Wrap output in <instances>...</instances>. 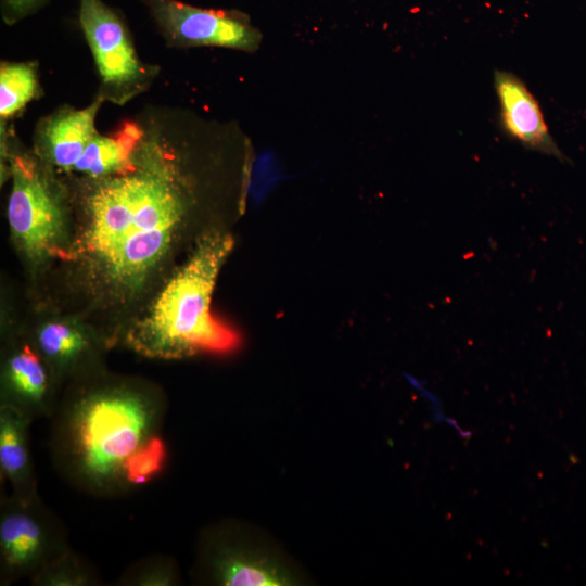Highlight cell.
I'll return each instance as SVG.
<instances>
[{
    "mask_svg": "<svg viewBox=\"0 0 586 586\" xmlns=\"http://www.w3.org/2000/svg\"><path fill=\"white\" fill-rule=\"evenodd\" d=\"M68 548L65 531L41 504L11 494L0 506V584L30 578Z\"/></svg>",
    "mask_w": 586,
    "mask_h": 586,
    "instance_id": "5",
    "label": "cell"
},
{
    "mask_svg": "<svg viewBox=\"0 0 586 586\" xmlns=\"http://www.w3.org/2000/svg\"><path fill=\"white\" fill-rule=\"evenodd\" d=\"M8 221L13 239L29 259L63 256L67 240L65 207L54 183L27 156L11 161Z\"/></svg>",
    "mask_w": 586,
    "mask_h": 586,
    "instance_id": "4",
    "label": "cell"
},
{
    "mask_svg": "<svg viewBox=\"0 0 586 586\" xmlns=\"http://www.w3.org/2000/svg\"><path fill=\"white\" fill-rule=\"evenodd\" d=\"M44 358L28 345L12 351L3 364L0 406L23 412L33 421L51 418L55 411L51 396V374Z\"/></svg>",
    "mask_w": 586,
    "mask_h": 586,
    "instance_id": "10",
    "label": "cell"
},
{
    "mask_svg": "<svg viewBox=\"0 0 586 586\" xmlns=\"http://www.w3.org/2000/svg\"><path fill=\"white\" fill-rule=\"evenodd\" d=\"M494 87L505 133L527 150L565 162V155L548 130L538 102L524 81L511 72L496 69Z\"/></svg>",
    "mask_w": 586,
    "mask_h": 586,
    "instance_id": "9",
    "label": "cell"
},
{
    "mask_svg": "<svg viewBox=\"0 0 586 586\" xmlns=\"http://www.w3.org/2000/svg\"><path fill=\"white\" fill-rule=\"evenodd\" d=\"M29 579L36 586H93L100 582L92 566L69 547Z\"/></svg>",
    "mask_w": 586,
    "mask_h": 586,
    "instance_id": "15",
    "label": "cell"
},
{
    "mask_svg": "<svg viewBox=\"0 0 586 586\" xmlns=\"http://www.w3.org/2000/svg\"><path fill=\"white\" fill-rule=\"evenodd\" d=\"M232 246V238L220 232L198 242L129 330L127 343L135 352L149 358L180 359L200 353L227 354L239 346V335L211 308L216 280Z\"/></svg>",
    "mask_w": 586,
    "mask_h": 586,
    "instance_id": "3",
    "label": "cell"
},
{
    "mask_svg": "<svg viewBox=\"0 0 586 586\" xmlns=\"http://www.w3.org/2000/svg\"><path fill=\"white\" fill-rule=\"evenodd\" d=\"M38 82L33 65L2 64L0 71V115H14L37 93Z\"/></svg>",
    "mask_w": 586,
    "mask_h": 586,
    "instance_id": "17",
    "label": "cell"
},
{
    "mask_svg": "<svg viewBox=\"0 0 586 586\" xmlns=\"http://www.w3.org/2000/svg\"><path fill=\"white\" fill-rule=\"evenodd\" d=\"M177 564L169 557H150L130 565L119 578L120 585L173 586L179 583Z\"/></svg>",
    "mask_w": 586,
    "mask_h": 586,
    "instance_id": "18",
    "label": "cell"
},
{
    "mask_svg": "<svg viewBox=\"0 0 586 586\" xmlns=\"http://www.w3.org/2000/svg\"><path fill=\"white\" fill-rule=\"evenodd\" d=\"M33 420L9 406H0V471L12 495L30 502L39 499L29 447Z\"/></svg>",
    "mask_w": 586,
    "mask_h": 586,
    "instance_id": "11",
    "label": "cell"
},
{
    "mask_svg": "<svg viewBox=\"0 0 586 586\" xmlns=\"http://www.w3.org/2000/svg\"><path fill=\"white\" fill-rule=\"evenodd\" d=\"M37 346L42 357L52 366L68 368L86 355L89 342L75 326L54 321L38 331Z\"/></svg>",
    "mask_w": 586,
    "mask_h": 586,
    "instance_id": "14",
    "label": "cell"
},
{
    "mask_svg": "<svg viewBox=\"0 0 586 586\" xmlns=\"http://www.w3.org/2000/svg\"><path fill=\"white\" fill-rule=\"evenodd\" d=\"M44 0H3L5 16L10 20L23 17Z\"/></svg>",
    "mask_w": 586,
    "mask_h": 586,
    "instance_id": "19",
    "label": "cell"
},
{
    "mask_svg": "<svg viewBox=\"0 0 586 586\" xmlns=\"http://www.w3.org/2000/svg\"><path fill=\"white\" fill-rule=\"evenodd\" d=\"M168 449L160 433L143 442L124 462L123 479L126 489L143 486L164 470Z\"/></svg>",
    "mask_w": 586,
    "mask_h": 586,
    "instance_id": "16",
    "label": "cell"
},
{
    "mask_svg": "<svg viewBox=\"0 0 586 586\" xmlns=\"http://www.w3.org/2000/svg\"><path fill=\"white\" fill-rule=\"evenodd\" d=\"M102 99L82 110H66L50 117L39 135L46 158L64 170H73L88 143L97 135L94 122Z\"/></svg>",
    "mask_w": 586,
    "mask_h": 586,
    "instance_id": "12",
    "label": "cell"
},
{
    "mask_svg": "<svg viewBox=\"0 0 586 586\" xmlns=\"http://www.w3.org/2000/svg\"><path fill=\"white\" fill-rule=\"evenodd\" d=\"M51 455L74 486L97 496L126 492L125 460L160 433L161 402L127 386L103 387L77 396L51 417Z\"/></svg>",
    "mask_w": 586,
    "mask_h": 586,
    "instance_id": "2",
    "label": "cell"
},
{
    "mask_svg": "<svg viewBox=\"0 0 586 586\" xmlns=\"http://www.w3.org/2000/svg\"><path fill=\"white\" fill-rule=\"evenodd\" d=\"M200 560L206 578L215 585L278 586L296 581L279 557L245 539L232 527L208 532Z\"/></svg>",
    "mask_w": 586,
    "mask_h": 586,
    "instance_id": "6",
    "label": "cell"
},
{
    "mask_svg": "<svg viewBox=\"0 0 586 586\" xmlns=\"http://www.w3.org/2000/svg\"><path fill=\"white\" fill-rule=\"evenodd\" d=\"M188 209L173 157L160 144L141 141L131 165L98 179L89 193L77 250L109 293L132 295L166 257Z\"/></svg>",
    "mask_w": 586,
    "mask_h": 586,
    "instance_id": "1",
    "label": "cell"
},
{
    "mask_svg": "<svg viewBox=\"0 0 586 586\" xmlns=\"http://www.w3.org/2000/svg\"><path fill=\"white\" fill-rule=\"evenodd\" d=\"M79 22L109 90L123 94L140 87L148 72L118 15L102 0H79Z\"/></svg>",
    "mask_w": 586,
    "mask_h": 586,
    "instance_id": "8",
    "label": "cell"
},
{
    "mask_svg": "<svg viewBox=\"0 0 586 586\" xmlns=\"http://www.w3.org/2000/svg\"><path fill=\"white\" fill-rule=\"evenodd\" d=\"M166 36L182 46H213L244 51L258 49L263 36L246 14L212 10L178 0H146Z\"/></svg>",
    "mask_w": 586,
    "mask_h": 586,
    "instance_id": "7",
    "label": "cell"
},
{
    "mask_svg": "<svg viewBox=\"0 0 586 586\" xmlns=\"http://www.w3.org/2000/svg\"><path fill=\"white\" fill-rule=\"evenodd\" d=\"M142 131L127 124L112 137L95 135L73 170L100 179L126 170L142 141Z\"/></svg>",
    "mask_w": 586,
    "mask_h": 586,
    "instance_id": "13",
    "label": "cell"
}]
</instances>
